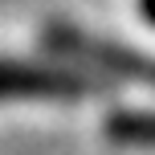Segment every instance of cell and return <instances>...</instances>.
<instances>
[{"label": "cell", "mask_w": 155, "mask_h": 155, "mask_svg": "<svg viewBox=\"0 0 155 155\" xmlns=\"http://www.w3.org/2000/svg\"><path fill=\"white\" fill-rule=\"evenodd\" d=\"M41 37H45V49L57 61H65V65H78V70H86V74L98 70L106 78H131V82L155 86V57L143 53V49L94 37V33L78 29L70 21H49Z\"/></svg>", "instance_id": "1"}, {"label": "cell", "mask_w": 155, "mask_h": 155, "mask_svg": "<svg viewBox=\"0 0 155 155\" xmlns=\"http://www.w3.org/2000/svg\"><path fill=\"white\" fill-rule=\"evenodd\" d=\"M98 90L94 74L65 65L57 57L29 61V57H0V102H82Z\"/></svg>", "instance_id": "2"}, {"label": "cell", "mask_w": 155, "mask_h": 155, "mask_svg": "<svg viewBox=\"0 0 155 155\" xmlns=\"http://www.w3.org/2000/svg\"><path fill=\"white\" fill-rule=\"evenodd\" d=\"M106 139L123 147H155V110H114L106 118Z\"/></svg>", "instance_id": "3"}, {"label": "cell", "mask_w": 155, "mask_h": 155, "mask_svg": "<svg viewBox=\"0 0 155 155\" xmlns=\"http://www.w3.org/2000/svg\"><path fill=\"white\" fill-rule=\"evenodd\" d=\"M139 16L147 25H155V0H139Z\"/></svg>", "instance_id": "4"}]
</instances>
